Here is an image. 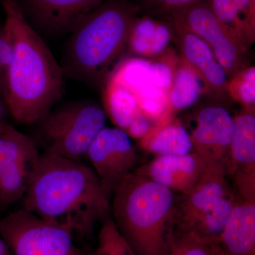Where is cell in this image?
<instances>
[{
    "instance_id": "cell-18",
    "label": "cell",
    "mask_w": 255,
    "mask_h": 255,
    "mask_svg": "<svg viewBox=\"0 0 255 255\" xmlns=\"http://www.w3.org/2000/svg\"><path fill=\"white\" fill-rule=\"evenodd\" d=\"M171 36L170 27L167 23L149 16L137 18L132 26L127 49L140 58H153L166 50Z\"/></svg>"
},
{
    "instance_id": "cell-27",
    "label": "cell",
    "mask_w": 255,
    "mask_h": 255,
    "mask_svg": "<svg viewBox=\"0 0 255 255\" xmlns=\"http://www.w3.org/2000/svg\"><path fill=\"white\" fill-rule=\"evenodd\" d=\"M230 79L227 92L231 98L241 103L243 107H255V67H247Z\"/></svg>"
},
{
    "instance_id": "cell-24",
    "label": "cell",
    "mask_w": 255,
    "mask_h": 255,
    "mask_svg": "<svg viewBox=\"0 0 255 255\" xmlns=\"http://www.w3.org/2000/svg\"><path fill=\"white\" fill-rule=\"evenodd\" d=\"M168 249L177 255H223L218 243L173 228L169 234Z\"/></svg>"
},
{
    "instance_id": "cell-19",
    "label": "cell",
    "mask_w": 255,
    "mask_h": 255,
    "mask_svg": "<svg viewBox=\"0 0 255 255\" xmlns=\"http://www.w3.org/2000/svg\"><path fill=\"white\" fill-rule=\"evenodd\" d=\"M142 148L158 155H184L192 150L190 135L177 120L152 130L141 140Z\"/></svg>"
},
{
    "instance_id": "cell-6",
    "label": "cell",
    "mask_w": 255,
    "mask_h": 255,
    "mask_svg": "<svg viewBox=\"0 0 255 255\" xmlns=\"http://www.w3.org/2000/svg\"><path fill=\"white\" fill-rule=\"evenodd\" d=\"M0 236L14 255H87L73 231L25 209L0 219Z\"/></svg>"
},
{
    "instance_id": "cell-1",
    "label": "cell",
    "mask_w": 255,
    "mask_h": 255,
    "mask_svg": "<svg viewBox=\"0 0 255 255\" xmlns=\"http://www.w3.org/2000/svg\"><path fill=\"white\" fill-rule=\"evenodd\" d=\"M3 30L11 48L4 102L16 122L41 120L65 92V75L41 35L23 17L16 0H0Z\"/></svg>"
},
{
    "instance_id": "cell-21",
    "label": "cell",
    "mask_w": 255,
    "mask_h": 255,
    "mask_svg": "<svg viewBox=\"0 0 255 255\" xmlns=\"http://www.w3.org/2000/svg\"><path fill=\"white\" fill-rule=\"evenodd\" d=\"M234 204V192L221 198L204 211L185 232L193 233L206 241L218 243L230 219Z\"/></svg>"
},
{
    "instance_id": "cell-11",
    "label": "cell",
    "mask_w": 255,
    "mask_h": 255,
    "mask_svg": "<svg viewBox=\"0 0 255 255\" xmlns=\"http://www.w3.org/2000/svg\"><path fill=\"white\" fill-rule=\"evenodd\" d=\"M235 128V119L219 106H207L196 114L190 135L192 149L207 165L227 161Z\"/></svg>"
},
{
    "instance_id": "cell-15",
    "label": "cell",
    "mask_w": 255,
    "mask_h": 255,
    "mask_svg": "<svg viewBox=\"0 0 255 255\" xmlns=\"http://www.w3.org/2000/svg\"><path fill=\"white\" fill-rule=\"evenodd\" d=\"M221 22L248 51L255 41V0H207Z\"/></svg>"
},
{
    "instance_id": "cell-16",
    "label": "cell",
    "mask_w": 255,
    "mask_h": 255,
    "mask_svg": "<svg viewBox=\"0 0 255 255\" xmlns=\"http://www.w3.org/2000/svg\"><path fill=\"white\" fill-rule=\"evenodd\" d=\"M235 119L227 161L228 175L238 171H255V108L243 107Z\"/></svg>"
},
{
    "instance_id": "cell-35",
    "label": "cell",
    "mask_w": 255,
    "mask_h": 255,
    "mask_svg": "<svg viewBox=\"0 0 255 255\" xmlns=\"http://www.w3.org/2000/svg\"><path fill=\"white\" fill-rule=\"evenodd\" d=\"M166 255H177L175 253H174L173 251H171V250L168 249L167 251V254Z\"/></svg>"
},
{
    "instance_id": "cell-26",
    "label": "cell",
    "mask_w": 255,
    "mask_h": 255,
    "mask_svg": "<svg viewBox=\"0 0 255 255\" xmlns=\"http://www.w3.org/2000/svg\"><path fill=\"white\" fill-rule=\"evenodd\" d=\"M89 255H136L119 232L114 220L106 219L98 235L95 251Z\"/></svg>"
},
{
    "instance_id": "cell-23",
    "label": "cell",
    "mask_w": 255,
    "mask_h": 255,
    "mask_svg": "<svg viewBox=\"0 0 255 255\" xmlns=\"http://www.w3.org/2000/svg\"><path fill=\"white\" fill-rule=\"evenodd\" d=\"M182 60L196 74L216 60L212 50L205 41L185 28L173 23Z\"/></svg>"
},
{
    "instance_id": "cell-4",
    "label": "cell",
    "mask_w": 255,
    "mask_h": 255,
    "mask_svg": "<svg viewBox=\"0 0 255 255\" xmlns=\"http://www.w3.org/2000/svg\"><path fill=\"white\" fill-rule=\"evenodd\" d=\"M113 195L114 223L135 255H166L177 202L174 192L136 170Z\"/></svg>"
},
{
    "instance_id": "cell-7",
    "label": "cell",
    "mask_w": 255,
    "mask_h": 255,
    "mask_svg": "<svg viewBox=\"0 0 255 255\" xmlns=\"http://www.w3.org/2000/svg\"><path fill=\"white\" fill-rule=\"evenodd\" d=\"M171 17L209 45L228 78L249 66L248 51L215 15L207 0L179 10Z\"/></svg>"
},
{
    "instance_id": "cell-31",
    "label": "cell",
    "mask_w": 255,
    "mask_h": 255,
    "mask_svg": "<svg viewBox=\"0 0 255 255\" xmlns=\"http://www.w3.org/2000/svg\"><path fill=\"white\" fill-rule=\"evenodd\" d=\"M11 58V46L2 28L0 32V98L4 100L6 73Z\"/></svg>"
},
{
    "instance_id": "cell-13",
    "label": "cell",
    "mask_w": 255,
    "mask_h": 255,
    "mask_svg": "<svg viewBox=\"0 0 255 255\" xmlns=\"http://www.w3.org/2000/svg\"><path fill=\"white\" fill-rule=\"evenodd\" d=\"M207 164L195 152L184 155H158L137 169L172 192L187 196L204 175Z\"/></svg>"
},
{
    "instance_id": "cell-29",
    "label": "cell",
    "mask_w": 255,
    "mask_h": 255,
    "mask_svg": "<svg viewBox=\"0 0 255 255\" xmlns=\"http://www.w3.org/2000/svg\"><path fill=\"white\" fill-rule=\"evenodd\" d=\"M174 62V58L172 60L170 58H160L158 60L152 61V85L164 90H169L179 63V62L177 63Z\"/></svg>"
},
{
    "instance_id": "cell-2",
    "label": "cell",
    "mask_w": 255,
    "mask_h": 255,
    "mask_svg": "<svg viewBox=\"0 0 255 255\" xmlns=\"http://www.w3.org/2000/svg\"><path fill=\"white\" fill-rule=\"evenodd\" d=\"M23 204V209L82 238L92 234L110 210L95 171L49 152L40 156Z\"/></svg>"
},
{
    "instance_id": "cell-28",
    "label": "cell",
    "mask_w": 255,
    "mask_h": 255,
    "mask_svg": "<svg viewBox=\"0 0 255 255\" xmlns=\"http://www.w3.org/2000/svg\"><path fill=\"white\" fill-rule=\"evenodd\" d=\"M204 89L216 95H223L227 92L228 75L222 65L215 60L197 73Z\"/></svg>"
},
{
    "instance_id": "cell-5",
    "label": "cell",
    "mask_w": 255,
    "mask_h": 255,
    "mask_svg": "<svg viewBox=\"0 0 255 255\" xmlns=\"http://www.w3.org/2000/svg\"><path fill=\"white\" fill-rule=\"evenodd\" d=\"M106 112L88 101L73 102L47 114L42 130L48 142L47 152L81 162L101 130L105 127Z\"/></svg>"
},
{
    "instance_id": "cell-32",
    "label": "cell",
    "mask_w": 255,
    "mask_h": 255,
    "mask_svg": "<svg viewBox=\"0 0 255 255\" xmlns=\"http://www.w3.org/2000/svg\"><path fill=\"white\" fill-rule=\"evenodd\" d=\"M152 127H153V124L150 119L146 117L141 112H139L125 132L129 137L141 140L150 132Z\"/></svg>"
},
{
    "instance_id": "cell-14",
    "label": "cell",
    "mask_w": 255,
    "mask_h": 255,
    "mask_svg": "<svg viewBox=\"0 0 255 255\" xmlns=\"http://www.w3.org/2000/svg\"><path fill=\"white\" fill-rule=\"evenodd\" d=\"M218 245L223 255H255V196L235 194L232 212Z\"/></svg>"
},
{
    "instance_id": "cell-3",
    "label": "cell",
    "mask_w": 255,
    "mask_h": 255,
    "mask_svg": "<svg viewBox=\"0 0 255 255\" xmlns=\"http://www.w3.org/2000/svg\"><path fill=\"white\" fill-rule=\"evenodd\" d=\"M136 9L128 0H105L71 33L62 61L65 76L105 85L128 48Z\"/></svg>"
},
{
    "instance_id": "cell-17",
    "label": "cell",
    "mask_w": 255,
    "mask_h": 255,
    "mask_svg": "<svg viewBox=\"0 0 255 255\" xmlns=\"http://www.w3.org/2000/svg\"><path fill=\"white\" fill-rule=\"evenodd\" d=\"M203 90H205L204 85L196 72L182 60H179L169 90L167 110L150 131L170 123L179 112L194 105Z\"/></svg>"
},
{
    "instance_id": "cell-36",
    "label": "cell",
    "mask_w": 255,
    "mask_h": 255,
    "mask_svg": "<svg viewBox=\"0 0 255 255\" xmlns=\"http://www.w3.org/2000/svg\"><path fill=\"white\" fill-rule=\"evenodd\" d=\"M2 28H3V26H2V27L0 28V32H1V30H2Z\"/></svg>"
},
{
    "instance_id": "cell-22",
    "label": "cell",
    "mask_w": 255,
    "mask_h": 255,
    "mask_svg": "<svg viewBox=\"0 0 255 255\" xmlns=\"http://www.w3.org/2000/svg\"><path fill=\"white\" fill-rule=\"evenodd\" d=\"M107 80L134 93L142 87L152 85V61L140 57L125 58L117 64Z\"/></svg>"
},
{
    "instance_id": "cell-20",
    "label": "cell",
    "mask_w": 255,
    "mask_h": 255,
    "mask_svg": "<svg viewBox=\"0 0 255 255\" xmlns=\"http://www.w3.org/2000/svg\"><path fill=\"white\" fill-rule=\"evenodd\" d=\"M103 86L106 114L117 128L126 131L140 112L136 100L131 92L110 80Z\"/></svg>"
},
{
    "instance_id": "cell-10",
    "label": "cell",
    "mask_w": 255,
    "mask_h": 255,
    "mask_svg": "<svg viewBox=\"0 0 255 255\" xmlns=\"http://www.w3.org/2000/svg\"><path fill=\"white\" fill-rule=\"evenodd\" d=\"M105 0H16L23 17L41 36L70 34Z\"/></svg>"
},
{
    "instance_id": "cell-8",
    "label": "cell",
    "mask_w": 255,
    "mask_h": 255,
    "mask_svg": "<svg viewBox=\"0 0 255 255\" xmlns=\"http://www.w3.org/2000/svg\"><path fill=\"white\" fill-rule=\"evenodd\" d=\"M40 156L31 137L8 124L0 130V211L23 198Z\"/></svg>"
},
{
    "instance_id": "cell-12",
    "label": "cell",
    "mask_w": 255,
    "mask_h": 255,
    "mask_svg": "<svg viewBox=\"0 0 255 255\" xmlns=\"http://www.w3.org/2000/svg\"><path fill=\"white\" fill-rule=\"evenodd\" d=\"M227 167L225 164L207 165L204 175L192 191L176 202L172 228L185 232L204 211L221 198L233 191L228 184Z\"/></svg>"
},
{
    "instance_id": "cell-33",
    "label": "cell",
    "mask_w": 255,
    "mask_h": 255,
    "mask_svg": "<svg viewBox=\"0 0 255 255\" xmlns=\"http://www.w3.org/2000/svg\"><path fill=\"white\" fill-rule=\"evenodd\" d=\"M7 111V107H6L4 100L0 98V130H1L7 124L6 122V112Z\"/></svg>"
},
{
    "instance_id": "cell-34",
    "label": "cell",
    "mask_w": 255,
    "mask_h": 255,
    "mask_svg": "<svg viewBox=\"0 0 255 255\" xmlns=\"http://www.w3.org/2000/svg\"><path fill=\"white\" fill-rule=\"evenodd\" d=\"M0 255H14L2 238L0 236Z\"/></svg>"
},
{
    "instance_id": "cell-30",
    "label": "cell",
    "mask_w": 255,
    "mask_h": 255,
    "mask_svg": "<svg viewBox=\"0 0 255 255\" xmlns=\"http://www.w3.org/2000/svg\"><path fill=\"white\" fill-rule=\"evenodd\" d=\"M149 12L172 16L174 13L195 4L201 0H141Z\"/></svg>"
},
{
    "instance_id": "cell-25",
    "label": "cell",
    "mask_w": 255,
    "mask_h": 255,
    "mask_svg": "<svg viewBox=\"0 0 255 255\" xmlns=\"http://www.w3.org/2000/svg\"><path fill=\"white\" fill-rule=\"evenodd\" d=\"M168 92L169 90L149 85L132 93L139 111L150 119L153 127L167 110Z\"/></svg>"
},
{
    "instance_id": "cell-9",
    "label": "cell",
    "mask_w": 255,
    "mask_h": 255,
    "mask_svg": "<svg viewBox=\"0 0 255 255\" xmlns=\"http://www.w3.org/2000/svg\"><path fill=\"white\" fill-rule=\"evenodd\" d=\"M87 157L110 199L124 179L133 172L137 160L130 137L117 127L104 128L89 147Z\"/></svg>"
}]
</instances>
